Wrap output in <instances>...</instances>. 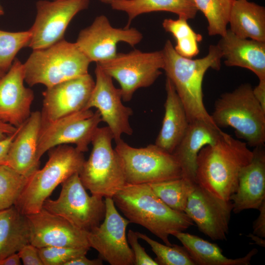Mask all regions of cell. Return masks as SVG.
Returning a JSON list of instances; mask_svg holds the SVG:
<instances>
[{"instance_id":"obj_34","label":"cell","mask_w":265,"mask_h":265,"mask_svg":"<svg viewBox=\"0 0 265 265\" xmlns=\"http://www.w3.org/2000/svg\"><path fill=\"white\" fill-rule=\"evenodd\" d=\"M30 31L8 32L0 30V73L5 74L10 68L18 52L28 46Z\"/></svg>"},{"instance_id":"obj_17","label":"cell","mask_w":265,"mask_h":265,"mask_svg":"<svg viewBox=\"0 0 265 265\" xmlns=\"http://www.w3.org/2000/svg\"><path fill=\"white\" fill-rule=\"evenodd\" d=\"M26 216L29 228V243L38 248L47 246L90 248L87 232L62 216L44 208Z\"/></svg>"},{"instance_id":"obj_27","label":"cell","mask_w":265,"mask_h":265,"mask_svg":"<svg viewBox=\"0 0 265 265\" xmlns=\"http://www.w3.org/2000/svg\"><path fill=\"white\" fill-rule=\"evenodd\" d=\"M114 10L126 12L129 27L132 21L144 13L155 11L170 12L187 20L194 18L198 10L193 0H114L110 3Z\"/></svg>"},{"instance_id":"obj_31","label":"cell","mask_w":265,"mask_h":265,"mask_svg":"<svg viewBox=\"0 0 265 265\" xmlns=\"http://www.w3.org/2000/svg\"><path fill=\"white\" fill-rule=\"evenodd\" d=\"M198 11L208 22L210 36H223L227 30L229 17L234 0H193Z\"/></svg>"},{"instance_id":"obj_5","label":"cell","mask_w":265,"mask_h":265,"mask_svg":"<svg viewBox=\"0 0 265 265\" xmlns=\"http://www.w3.org/2000/svg\"><path fill=\"white\" fill-rule=\"evenodd\" d=\"M211 116L216 126L232 127L247 145L264 146L265 109L255 98L250 84H242L222 94L215 101Z\"/></svg>"},{"instance_id":"obj_19","label":"cell","mask_w":265,"mask_h":265,"mask_svg":"<svg viewBox=\"0 0 265 265\" xmlns=\"http://www.w3.org/2000/svg\"><path fill=\"white\" fill-rule=\"evenodd\" d=\"M24 64L14 59L0 78V120L16 128L29 117L34 93L25 86Z\"/></svg>"},{"instance_id":"obj_9","label":"cell","mask_w":265,"mask_h":265,"mask_svg":"<svg viewBox=\"0 0 265 265\" xmlns=\"http://www.w3.org/2000/svg\"><path fill=\"white\" fill-rule=\"evenodd\" d=\"M96 64L118 82L122 100L129 102L137 89L150 86L156 80L161 74L164 58L162 51L135 50L117 53L113 58Z\"/></svg>"},{"instance_id":"obj_7","label":"cell","mask_w":265,"mask_h":265,"mask_svg":"<svg viewBox=\"0 0 265 265\" xmlns=\"http://www.w3.org/2000/svg\"><path fill=\"white\" fill-rule=\"evenodd\" d=\"M112 134L107 127H98L91 140L92 150L79 173L91 194L112 198L126 184L119 158L112 146Z\"/></svg>"},{"instance_id":"obj_24","label":"cell","mask_w":265,"mask_h":265,"mask_svg":"<svg viewBox=\"0 0 265 265\" xmlns=\"http://www.w3.org/2000/svg\"><path fill=\"white\" fill-rule=\"evenodd\" d=\"M165 90L164 115L155 144L172 154L185 135L189 122L182 101L173 84L167 78Z\"/></svg>"},{"instance_id":"obj_22","label":"cell","mask_w":265,"mask_h":265,"mask_svg":"<svg viewBox=\"0 0 265 265\" xmlns=\"http://www.w3.org/2000/svg\"><path fill=\"white\" fill-rule=\"evenodd\" d=\"M217 46L227 66H237L253 72L265 80V42L239 37L229 29Z\"/></svg>"},{"instance_id":"obj_32","label":"cell","mask_w":265,"mask_h":265,"mask_svg":"<svg viewBox=\"0 0 265 265\" xmlns=\"http://www.w3.org/2000/svg\"><path fill=\"white\" fill-rule=\"evenodd\" d=\"M139 238L146 241L155 254V260L160 265H195L185 247L177 244L167 245L154 240L146 234L136 232Z\"/></svg>"},{"instance_id":"obj_41","label":"cell","mask_w":265,"mask_h":265,"mask_svg":"<svg viewBox=\"0 0 265 265\" xmlns=\"http://www.w3.org/2000/svg\"><path fill=\"white\" fill-rule=\"evenodd\" d=\"M253 92L256 100L265 109V80H259L258 84L253 88Z\"/></svg>"},{"instance_id":"obj_25","label":"cell","mask_w":265,"mask_h":265,"mask_svg":"<svg viewBox=\"0 0 265 265\" xmlns=\"http://www.w3.org/2000/svg\"><path fill=\"white\" fill-rule=\"evenodd\" d=\"M229 29L237 36L265 42V8L248 0H234Z\"/></svg>"},{"instance_id":"obj_45","label":"cell","mask_w":265,"mask_h":265,"mask_svg":"<svg viewBox=\"0 0 265 265\" xmlns=\"http://www.w3.org/2000/svg\"><path fill=\"white\" fill-rule=\"evenodd\" d=\"M100 0L102 2L110 4V3L112 1H113L114 0Z\"/></svg>"},{"instance_id":"obj_15","label":"cell","mask_w":265,"mask_h":265,"mask_svg":"<svg viewBox=\"0 0 265 265\" xmlns=\"http://www.w3.org/2000/svg\"><path fill=\"white\" fill-rule=\"evenodd\" d=\"M96 81L85 109L95 107L99 111L102 121L107 124L115 142L123 134L132 135L133 130L130 118L133 112L122 103L120 89L113 84L112 78L96 64Z\"/></svg>"},{"instance_id":"obj_8","label":"cell","mask_w":265,"mask_h":265,"mask_svg":"<svg viewBox=\"0 0 265 265\" xmlns=\"http://www.w3.org/2000/svg\"><path fill=\"white\" fill-rule=\"evenodd\" d=\"M115 143L114 150L127 184H151L182 177L181 167L173 154L156 144L135 148L122 139Z\"/></svg>"},{"instance_id":"obj_39","label":"cell","mask_w":265,"mask_h":265,"mask_svg":"<svg viewBox=\"0 0 265 265\" xmlns=\"http://www.w3.org/2000/svg\"><path fill=\"white\" fill-rule=\"evenodd\" d=\"M18 131H17L12 134L7 136L5 139L0 140V164H5L10 144L16 136Z\"/></svg>"},{"instance_id":"obj_38","label":"cell","mask_w":265,"mask_h":265,"mask_svg":"<svg viewBox=\"0 0 265 265\" xmlns=\"http://www.w3.org/2000/svg\"><path fill=\"white\" fill-rule=\"evenodd\" d=\"M258 210L260 212L258 218L253 223V234L265 238V201L261 204Z\"/></svg>"},{"instance_id":"obj_16","label":"cell","mask_w":265,"mask_h":265,"mask_svg":"<svg viewBox=\"0 0 265 265\" xmlns=\"http://www.w3.org/2000/svg\"><path fill=\"white\" fill-rule=\"evenodd\" d=\"M232 211L231 201L218 198L195 184L184 212L206 236L214 240H224L228 234Z\"/></svg>"},{"instance_id":"obj_12","label":"cell","mask_w":265,"mask_h":265,"mask_svg":"<svg viewBox=\"0 0 265 265\" xmlns=\"http://www.w3.org/2000/svg\"><path fill=\"white\" fill-rule=\"evenodd\" d=\"M105 202L106 213L103 222L87 232L89 246L111 265H133L134 256L126 234L130 222L119 213L112 198H105Z\"/></svg>"},{"instance_id":"obj_18","label":"cell","mask_w":265,"mask_h":265,"mask_svg":"<svg viewBox=\"0 0 265 265\" xmlns=\"http://www.w3.org/2000/svg\"><path fill=\"white\" fill-rule=\"evenodd\" d=\"M94 85L88 73L47 88L43 92L42 122L53 121L85 109Z\"/></svg>"},{"instance_id":"obj_20","label":"cell","mask_w":265,"mask_h":265,"mask_svg":"<svg viewBox=\"0 0 265 265\" xmlns=\"http://www.w3.org/2000/svg\"><path fill=\"white\" fill-rule=\"evenodd\" d=\"M251 161L241 170L236 191L231 196L235 213L257 209L265 201V151L264 146L254 147Z\"/></svg>"},{"instance_id":"obj_1","label":"cell","mask_w":265,"mask_h":265,"mask_svg":"<svg viewBox=\"0 0 265 265\" xmlns=\"http://www.w3.org/2000/svg\"><path fill=\"white\" fill-rule=\"evenodd\" d=\"M253 155L246 142L221 131L214 144L200 151L195 183L215 197L229 201L237 190L241 170Z\"/></svg>"},{"instance_id":"obj_3","label":"cell","mask_w":265,"mask_h":265,"mask_svg":"<svg viewBox=\"0 0 265 265\" xmlns=\"http://www.w3.org/2000/svg\"><path fill=\"white\" fill-rule=\"evenodd\" d=\"M161 51L163 70L182 101L189 122L202 121L216 126L203 103L202 82L209 69H220L222 54L218 46L210 45L205 56L195 59L179 55L169 40Z\"/></svg>"},{"instance_id":"obj_46","label":"cell","mask_w":265,"mask_h":265,"mask_svg":"<svg viewBox=\"0 0 265 265\" xmlns=\"http://www.w3.org/2000/svg\"><path fill=\"white\" fill-rule=\"evenodd\" d=\"M3 14H4L3 9L0 4V16L3 15Z\"/></svg>"},{"instance_id":"obj_14","label":"cell","mask_w":265,"mask_h":265,"mask_svg":"<svg viewBox=\"0 0 265 265\" xmlns=\"http://www.w3.org/2000/svg\"><path fill=\"white\" fill-rule=\"evenodd\" d=\"M142 38L136 29L114 27L106 16L100 15L80 31L76 44L90 62L97 63L113 58L117 53L118 43L125 42L133 47Z\"/></svg>"},{"instance_id":"obj_29","label":"cell","mask_w":265,"mask_h":265,"mask_svg":"<svg viewBox=\"0 0 265 265\" xmlns=\"http://www.w3.org/2000/svg\"><path fill=\"white\" fill-rule=\"evenodd\" d=\"M187 21L182 18L177 20L165 19L162 22V26L175 38V51L183 57L192 58L199 53L198 43L202 41V36L195 32Z\"/></svg>"},{"instance_id":"obj_37","label":"cell","mask_w":265,"mask_h":265,"mask_svg":"<svg viewBox=\"0 0 265 265\" xmlns=\"http://www.w3.org/2000/svg\"><path fill=\"white\" fill-rule=\"evenodd\" d=\"M17 253L25 265H44L38 248L30 243L24 246Z\"/></svg>"},{"instance_id":"obj_26","label":"cell","mask_w":265,"mask_h":265,"mask_svg":"<svg viewBox=\"0 0 265 265\" xmlns=\"http://www.w3.org/2000/svg\"><path fill=\"white\" fill-rule=\"evenodd\" d=\"M173 236L182 243L195 265H248L258 251L253 248L242 257L230 259L222 254V250L216 244L197 236L180 232Z\"/></svg>"},{"instance_id":"obj_13","label":"cell","mask_w":265,"mask_h":265,"mask_svg":"<svg viewBox=\"0 0 265 265\" xmlns=\"http://www.w3.org/2000/svg\"><path fill=\"white\" fill-rule=\"evenodd\" d=\"M89 3V0L38 1L36 19L29 29L31 37L28 46L33 50L41 49L63 39L72 19Z\"/></svg>"},{"instance_id":"obj_40","label":"cell","mask_w":265,"mask_h":265,"mask_svg":"<svg viewBox=\"0 0 265 265\" xmlns=\"http://www.w3.org/2000/svg\"><path fill=\"white\" fill-rule=\"evenodd\" d=\"M86 255L76 257L65 264V265H102L103 260L100 258L89 259Z\"/></svg>"},{"instance_id":"obj_11","label":"cell","mask_w":265,"mask_h":265,"mask_svg":"<svg viewBox=\"0 0 265 265\" xmlns=\"http://www.w3.org/2000/svg\"><path fill=\"white\" fill-rule=\"evenodd\" d=\"M102 122L98 110L83 109L55 120L42 122L39 132L37 159L50 150L62 145L74 144L80 151L88 149L93 136Z\"/></svg>"},{"instance_id":"obj_43","label":"cell","mask_w":265,"mask_h":265,"mask_svg":"<svg viewBox=\"0 0 265 265\" xmlns=\"http://www.w3.org/2000/svg\"><path fill=\"white\" fill-rule=\"evenodd\" d=\"M21 265L20 258L17 253L10 255L0 260V265Z\"/></svg>"},{"instance_id":"obj_23","label":"cell","mask_w":265,"mask_h":265,"mask_svg":"<svg viewBox=\"0 0 265 265\" xmlns=\"http://www.w3.org/2000/svg\"><path fill=\"white\" fill-rule=\"evenodd\" d=\"M221 131L202 121L189 122L185 135L172 153L181 167L182 178L195 184L198 155L203 147L214 144Z\"/></svg>"},{"instance_id":"obj_28","label":"cell","mask_w":265,"mask_h":265,"mask_svg":"<svg viewBox=\"0 0 265 265\" xmlns=\"http://www.w3.org/2000/svg\"><path fill=\"white\" fill-rule=\"evenodd\" d=\"M29 243L26 217L14 206L0 211V260Z\"/></svg>"},{"instance_id":"obj_4","label":"cell","mask_w":265,"mask_h":265,"mask_svg":"<svg viewBox=\"0 0 265 265\" xmlns=\"http://www.w3.org/2000/svg\"><path fill=\"white\" fill-rule=\"evenodd\" d=\"M49 151L46 164L27 178L14 205L24 215L40 211L55 187L73 174L79 173L85 161L83 153L68 145H59Z\"/></svg>"},{"instance_id":"obj_44","label":"cell","mask_w":265,"mask_h":265,"mask_svg":"<svg viewBox=\"0 0 265 265\" xmlns=\"http://www.w3.org/2000/svg\"><path fill=\"white\" fill-rule=\"evenodd\" d=\"M248 237L251 238V239L254 241L255 244L265 247V240L264 238L254 235L252 233L249 234Z\"/></svg>"},{"instance_id":"obj_10","label":"cell","mask_w":265,"mask_h":265,"mask_svg":"<svg viewBox=\"0 0 265 265\" xmlns=\"http://www.w3.org/2000/svg\"><path fill=\"white\" fill-rule=\"evenodd\" d=\"M43 208L65 218L86 232L98 226L106 213L103 197L89 195L79 173L73 174L63 182L58 198L56 200L47 198Z\"/></svg>"},{"instance_id":"obj_30","label":"cell","mask_w":265,"mask_h":265,"mask_svg":"<svg viewBox=\"0 0 265 265\" xmlns=\"http://www.w3.org/2000/svg\"><path fill=\"white\" fill-rule=\"evenodd\" d=\"M195 184L182 177L148 184L166 205L174 210L184 212L188 196Z\"/></svg>"},{"instance_id":"obj_36","label":"cell","mask_w":265,"mask_h":265,"mask_svg":"<svg viewBox=\"0 0 265 265\" xmlns=\"http://www.w3.org/2000/svg\"><path fill=\"white\" fill-rule=\"evenodd\" d=\"M127 238L133 252L135 265H158L155 259L146 253L145 248L139 243V238L136 232L129 230Z\"/></svg>"},{"instance_id":"obj_2","label":"cell","mask_w":265,"mask_h":265,"mask_svg":"<svg viewBox=\"0 0 265 265\" xmlns=\"http://www.w3.org/2000/svg\"><path fill=\"white\" fill-rule=\"evenodd\" d=\"M112 199L130 223L143 226L167 245L172 244L170 235L194 225L185 212L174 210L163 202L148 184H127Z\"/></svg>"},{"instance_id":"obj_6","label":"cell","mask_w":265,"mask_h":265,"mask_svg":"<svg viewBox=\"0 0 265 265\" xmlns=\"http://www.w3.org/2000/svg\"><path fill=\"white\" fill-rule=\"evenodd\" d=\"M90 62L76 43L63 39L33 51L24 64L25 81L30 86L42 84L49 88L88 74Z\"/></svg>"},{"instance_id":"obj_33","label":"cell","mask_w":265,"mask_h":265,"mask_svg":"<svg viewBox=\"0 0 265 265\" xmlns=\"http://www.w3.org/2000/svg\"><path fill=\"white\" fill-rule=\"evenodd\" d=\"M27 179L10 166L0 164V211L14 205Z\"/></svg>"},{"instance_id":"obj_21","label":"cell","mask_w":265,"mask_h":265,"mask_svg":"<svg viewBox=\"0 0 265 265\" xmlns=\"http://www.w3.org/2000/svg\"><path fill=\"white\" fill-rule=\"evenodd\" d=\"M42 122L39 111L31 112L20 127L8 152L6 165L28 178L38 169L37 151Z\"/></svg>"},{"instance_id":"obj_47","label":"cell","mask_w":265,"mask_h":265,"mask_svg":"<svg viewBox=\"0 0 265 265\" xmlns=\"http://www.w3.org/2000/svg\"><path fill=\"white\" fill-rule=\"evenodd\" d=\"M4 74H0V78H1Z\"/></svg>"},{"instance_id":"obj_35","label":"cell","mask_w":265,"mask_h":265,"mask_svg":"<svg viewBox=\"0 0 265 265\" xmlns=\"http://www.w3.org/2000/svg\"><path fill=\"white\" fill-rule=\"evenodd\" d=\"M90 248L47 246L38 248L44 265H65L70 260L86 255Z\"/></svg>"},{"instance_id":"obj_42","label":"cell","mask_w":265,"mask_h":265,"mask_svg":"<svg viewBox=\"0 0 265 265\" xmlns=\"http://www.w3.org/2000/svg\"><path fill=\"white\" fill-rule=\"evenodd\" d=\"M17 128L0 120V140L14 133Z\"/></svg>"}]
</instances>
